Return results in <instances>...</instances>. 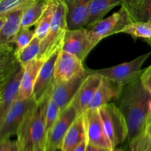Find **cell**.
Returning a JSON list of instances; mask_svg holds the SVG:
<instances>
[{"label": "cell", "mask_w": 151, "mask_h": 151, "mask_svg": "<svg viewBox=\"0 0 151 151\" xmlns=\"http://www.w3.org/2000/svg\"><path fill=\"white\" fill-rule=\"evenodd\" d=\"M128 125V144L144 134L150 113L151 94L143 86L140 78L125 86L115 100Z\"/></svg>", "instance_id": "obj_1"}, {"label": "cell", "mask_w": 151, "mask_h": 151, "mask_svg": "<svg viewBox=\"0 0 151 151\" xmlns=\"http://www.w3.org/2000/svg\"><path fill=\"white\" fill-rule=\"evenodd\" d=\"M51 91L28 112L22 122L17 133L21 151H34L40 147H46V109Z\"/></svg>", "instance_id": "obj_2"}, {"label": "cell", "mask_w": 151, "mask_h": 151, "mask_svg": "<svg viewBox=\"0 0 151 151\" xmlns=\"http://www.w3.org/2000/svg\"><path fill=\"white\" fill-rule=\"evenodd\" d=\"M69 29L66 22V9L63 0H57L54 18L47 36L41 41L38 59L45 61L54 52L62 49L63 38Z\"/></svg>", "instance_id": "obj_3"}, {"label": "cell", "mask_w": 151, "mask_h": 151, "mask_svg": "<svg viewBox=\"0 0 151 151\" xmlns=\"http://www.w3.org/2000/svg\"><path fill=\"white\" fill-rule=\"evenodd\" d=\"M108 136L115 148L128 139V129L123 114L115 103L98 108Z\"/></svg>", "instance_id": "obj_4"}, {"label": "cell", "mask_w": 151, "mask_h": 151, "mask_svg": "<svg viewBox=\"0 0 151 151\" xmlns=\"http://www.w3.org/2000/svg\"><path fill=\"white\" fill-rule=\"evenodd\" d=\"M131 22L127 10L121 6L120 9L111 16L101 19L86 27L93 47L106 37L122 32V29Z\"/></svg>", "instance_id": "obj_5"}, {"label": "cell", "mask_w": 151, "mask_h": 151, "mask_svg": "<svg viewBox=\"0 0 151 151\" xmlns=\"http://www.w3.org/2000/svg\"><path fill=\"white\" fill-rule=\"evenodd\" d=\"M150 55V52L146 53L131 61L122 63L106 69L88 70V72L101 75L103 78H108L122 86H125L140 78L142 72V66L148 58Z\"/></svg>", "instance_id": "obj_6"}, {"label": "cell", "mask_w": 151, "mask_h": 151, "mask_svg": "<svg viewBox=\"0 0 151 151\" xmlns=\"http://www.w3.org/2000/svg\"><path fill=\"white\" fill-rule=\"evenodd\" d=\"M36 104L33 95L27 99H17L9 108L4 118L0 121V139L17 135L27 113Z\"/></svg>", "instance_id": "obj_7"}, {"label": "cell", "mask_w": 151, "mask_h": 151, "mask_svg": "<svg viewBox=\"0 0 151 151\" xmlns=\"http://www.w3.org/2000/svg\"><path fill=\"white\" fill-rule=\"evenodd\" d=\"M88 142L109 151H114L98 109H88L83 113Z\"/></svg>", "instance_id": "obj_8"}, {"label": "cell", "mask_w": 151, "mask_h": 151, "mask_svg": "<svg viewBox=\"0 0 151 151\" xmlns=\"http://www.w3.org/2000/svg\"><path fill=\"white\" fill-rule=\"evenodd\" d=\"M23 9L0 15V52L15 51V40L22 27Z\"/></svg>", "instance_id": "obj_9"}, {"label": "cell", "mask_w": 151, "mask_h": 151, "mask_svg": "<svg viewBox=\"0 0 151 151\" xmlns=\"http://www.w3.org/2000/svg\"><path fill=\"white\" fill-rule=\"evenodd\" d=\"M78 116V112L72 104L62 111L55 123L47 134L46 151H57L61 149L63 139Z\"/></svg>", "instance_id": "obj_10"}, {"label": "cell", "mask_w": 151, "mask_h": 151, "mask_svg": "<svg viewBox=\"0 0 151 151\" xmlns=\"http://www.w3.org/2000/svg\"><path fill=\"white\" fill-rule=\"evenodd\" d=\"M86 73L81 59L64 50H60L55 66V82L68 81Z\"/></svg>", "instance_id": "obj_11"}, {"label": "cell", "mask_w": 151, "mask_h": 151, "mask_svg": "<svg viewBox=\"0 0 151 151\" xmlns=\"http://www.w3.org/2000/svg\"><path fill=\"white\" fill-rule=\"evenodd\" d=\"M94 48L86 28L68 29L63 38L61 50L74 55L83 61Z\"/></svg>", "instance_id": "obj_12"}, {"label": "cell", "mask_w": 151, "mask_h": 151, "mask_svg": "<svg viewBox=\"0 0 151 151\" xmlns=\"http://www.w3.org/2000/svg\"><path fill=\"white\" fill-rule=\"evenodd\" d=\"M24 67L21 65L9 78L0 82V121L19 97Z\"/></svg>", "instance_id": "obj_13"}, {"label": "cell", "mask_w": 151, "mask_h": 151, "mask_svg": "<svg viewBox=\"0 0 151 151\" xmlns=\"http://www.w3.org/2000/svg\"><path fill=\"white\" fill-rule=\"evenodd\" d=\"M60 50L56 51L46 60L40 69L32 91V95L37 103L45 97L54 85L55 66Z\"/></svg>", "instance_id": "obj_14"}, {"label": "cell", "mask_w": 151, "mask_h": 151, "mask_svg": "<svg viewBox=\"0 0 151 151\" xmlns=\"http://www.w3.org/2000/svg\"><path fill=\"white\" fill-rule=\"evenodd\" d=\"M88 75L83 81L70 103L75 108L78 116L82 114L88 109L90 102L94 97L103 79V77L101 75L91 73L88 71Z\"/></svg>", "instance_id": "obj_15"}, {"label": "cell", "mask_w": 151, "mask_h": 151, "mask_svg": "<svg viewBox=\"0 0 151 151\" xmlns=\"http://www.w3.org/2000/svg\"><path fill=\"white\" fill-rule=\"evenodd\" d=\"M88 74L87 71L85 75L77 76L68 81L54 83L51 91V98L58 105L61 111L72 103L78 88Z\"/></svg>", "instance_id": "obj_16"}, {"label": "cell", "mask_w": 151, "mask_h": 151, "mask_svg": "<svg viewBox=\"0 0 151 151\" xmlns=\"http://www.w3.org/2000/svg\"><path fill=\"white\" fill-rule=\"evenodd\" d=\"M66 9V22L69 29L86 27L91 0H63Z\"/></svg>", "instance_id": "obj_17"}, {"label": "cell", "mask_w": 151, "mask_h": 151, "mask_svg": "<svg viewBox=\"0 0 151 151\" xmlns=\"http://www.w3.org/2000/svg\"><path fill=\"white\" fill-rule=\"evenodd\" d=\"M123 87L114 81L103 78L100 87L88 105V109H98L111 103L112 100H115L121 93Z\"/></svg>", "instance_id": "obj_18"}, {"label": "cell", "mask_w": 151, "mask_h": 151, "mask_svg": "<svg viewBox=\"0 0 151 151\" xmlns=\"http://www.w3.org/2000/svg\"><path fill=\"white\" fill-rule=\"evenodd\" d=\"M44 63V60L36 58L29 62L24 67V73L18 99H27L32 95L35 82Z\"/></svg>", "instance_id": "obj_19"}, {"label": "cell", "mask_w": 151, "mask_h": 151, "mask_svg": "<svg viewBox=\"0 0 151 151\" xmlns=\"http://www.w3.org/2000/svg\"><path fill=\"white\" fill-rule=\"evenodd\" d=\"M86 139V131L82 114L75 119L69 129L68 130L63 139L60 150L74 151L80 144Z\"/></svg>", "instance_id": "obj_20"}, {"label": "cell", "mask_w": 151, "mask_h": 151, "mask_svg": "<svg viewBox=\"0 0 151 151\" xmlns=\"http://www.w3.org/2000/svg\"><path fill=\"white\" fill-rule=\"evenodd\" d=\"M121 6L132 22H151V0H124Z\"/></svg>", "instance_id": "obj_21"}, {"label": "cell", "mask_w": 151, "mask_h": 151, "mask_svg": "<svg viewBox=\"0 0 151 151\" xmlns=\"http://www.w3.org/2000/svg\"><path fill=\"white\" fill-rule=\"evenodd\" d=\"M124 0H91L86 27L101 20L114 7L122 5Z\"/></svg>", "instance_id": "obj_22"}, {"label": "cell", "mask_w": 151, "mask_h": 151, "mask_svg": "<svg viewBox=\"0 0 151 151\" xmlns=\"http://www.w3.org/2000/svg\"><path fill=\"white\" fill-rule=\"evenodd\" d=\"M57 7V0H49L48 4L38 22L35 24V36L38 37L41 41L44 39L48 33L51 27L55 13Z\"/></svg>", "instance_id": "obj_23"}, {"label": "cell", "mask_w": 151, "mask_h": 151, "mask_svg": "<svg viewBox=\"0 0 151 151\" xmlns=\"http://www.w3.org/2000/svg\"><path fill=\"white\" fill-rule=\"evenodd\" d=\"M49 0H41L25 8L22 19V27L29 28L36 24L42 16L48 4Z\"/></svg>", "instance_id": "obj_24"}, {"label": "cell", "mask_w": 151, "mask_h": 151, "mask_svg": "<svg viewBox=\"0 0 151 151\" xmlns=\"http://www.w3.org/2000/svg\"><path fill=\"white\" fill-rule=\"evenodd\" d=\"M0 82H2L9 78L22 64L19 63L15 51L0 52Z\"/></svg>", "instance_id": "obj_25"}, {"label": "cell", "mask_w": 151, "mask_h": 151, "mask_svg": "<svg viewBox=\"0 0 151 151\" xmlns=\"http://www.w3.org/2000/svg\"><path fill=\"white\" fill-rule=\"evenodd\" d=\"M41 41L35 36L30 43L17 55L19 63L24 67L29 62L35 60L38 57L41 50Z\"/></svg>", "instance_id": "obj_26"}, {"label": "cell", "mask_w": 151, "mask_h": 151, "mask_svg": "<svg viewBox=\"0 0 151 151\" xmlns=\"http://www.w3.org/2000/svg\"><path fill=\"white\" fill-rule=\"evenodd\" d=\"M122 32L131 35L134 39L142 38L149 40L151 38V22H131L122 29Z\"/></svg>", "instance_id": "obj_27"}, {"label": "cell", "mask_w": 151, "mask_h": 151, "mask_svg": "<svg viewBox=\"0 0 151 151\" xmlns=\"http://www.w3.org/2000/svg\"><path fill=\"white\" fill-rule=\"evenodd\" d=\"M41 0H1L0 1V15H4L16 9H23Z\"/></svg>", "instance_id": "obj_28"}, {"label": "cell", "mask_w": 151, "mask_h": 151, "mask_svg": "<svg viewBox=\"0 0 151 151\" xmlns=\"http://www.w3.org/2000/svg\"><path fill=\"white\" fill-rule=\"evenodd\" d=\"M35 36V30H31L29 28L21 27L15 40V53L16 55L32 41Z\"/></svg>", "instance_id": "obj_29"}, {"label": "cell", "mask_w": 151, "mask_h": 151, "mask_svg": "<svg viewBox=\"0 0 151 151\" xmlns=\"http://www.w3.org/2000/svg\"><path fill=\"white\" fill-rule=\"evenodd\" d=\"M60 113H61V110H60L59 106L55 103V101L53 99L51 98V96H50L48 103H47V109H46L45 120L47 134H48L52 127L55 123L58 118L60 116Z\"/></svg>", "instance_id": "obj_30"}, {"label": "cell", "mask_w": 151, "mask_h": 151, "mask_svg": "<svg viewBox=\"0 0 151 151\" xmlns=\"http://www.w3.org/2000/svg\"><path fill=\"white\" fill-rule=\"evenodd\" d=\"M0 151H21L18 140H10V138L0 139Z\"/></svg>", "instance_id": "obj_31"}, {"label": "cell", "mask_w": 151, "mask_h": 151, "mask_svg": "<svg viewBox=\"0 0 151 151\" xmlns=\"http://www.w3.org/2000/svg\"><path fill=\"white\" fill-rule=\"evenodd\" d=\"M140 80L143 86L151 94V65L142 71L140 75Z\"/></svg>", "instance_id": "obj_32"}, {"label": "cell", "mask_w": 151, "mask_h": 151, "mask_svg": "<svg viewBox=\"0 0 151 151\" xmlns=\"http://www.w3.org/2000/svg\"><path fill=\"white\" fill-rule=\"evenodd\" d=\"M86 151H109L106 150V149L101 148V147H99L97 146L93 145L90 144V143L88 142L86 146Z\"/></svg>", "instance_id": "obj_33"}, {"label": "cell", "mask_w": 151, "mask_h": 151, "mask_svg": "<svg viewBox=\"0 0 151 151\" xmlns=\"http://www.w3.org/2000/svg\"><path fill=\"white\" fill-rule=\"evenodd\" d=\"M87 144H88V140H85V141L83 142L81 144H80L75 149L74 151H86V146Z\"/></svg>", "instance_id": "obj_34"}, {"label": "cell", "mask_w": 151, "mask_h": 151, "mask_svg": "<svg viewBox=\"0 0 151 151\" xmlns=\"http://www.w3.org/2000/svg\"><path fill=\"white\" fill-rule=\"evenodd\" d=\"M145 133V134L149 137V138L151 139V122L146 126Z\"/></svg>", "instance_id": "obj_35"}, {"label": "cell", "mask_w": 151, "mask_h": 151, "mask_svg": "<svg viewBox=\"0 0 151 151\" xmlns=\"http://www.w3.org/2000/svg\"><path fill=\"white\" fill-rule=\"evenodd\" d=\"M151 122V103H150V113H149L148 117H147V125H148L149 123Z\"/></svg>", "instance_id": "obj_36"}, {"label": "cell", "mask_w": 151, "mask_h": 151, "mask_svg": "<svg viewBox=\"0 0 151 151\" xmlns=\"http://www.w3.org/2000/svg\"><path fill=\"white\" fill-rule=\"evenodd\" d=\"M146 151H151V139H150V142H149L148 145H147V150H146Z\"/></svg>", "instance_id": "obj_37"}, {"label": "cell", "mask_w": 151, "mask_h": 151, "mask_svg": "<svg viewBox=\"0 0 151 151\" xmlns=\"http://www.w3.org/2000/svg\"><path fill=\"white\" fill-rule=\"evenodd\" d=\"M34 151H46V147H40V148L36 149Z\"/></svg>", "instance_id": "obj_38"}, {"label": "cell", "mask_w": 151, "mask_h": 151, "mask_svg": "<svg viewBox=\"0 0 151 151\" xmlns=\"http://www.w3.org/2000/svg\"><path fill=\"white\" fill-rule=\"evenodd\" d=\"M147 41H148L149 43H150V45H151V38H150V39H149V40H147Z\"/></svg>", "instance_id": "obj_39"}, {"label": "cell", "mask_w": 151, "mask_h": 151, "mask_svg": "<svg viewBox=\"0 0 151 151\" xmlns=\"http://www.w3.org/2000/svg\"><path fill=\"white\" fill-rule=\"evenodd\" d=\"M114 151H119V149H115V150H114Z\"/></svg>", "instance_id": "obj_40"}, {"label": "cell", "mask_w": 151, "mask_h": 151, "mask_svg": "<svg viewBox=\"0 0 151 151\" xmlns=\"http://www.w3.org/2000/svg\"><path fill=\"white\" fill-rule=\"evenodd\" d=\"M119 151H123V150H122V149H119Z\"/></svg>", "instance_id": "obj_41"}, {"label": "cell", "mask_w": 151, "mask_h": 151, "mask_svg": "<svg viewBox=\"0 0 151 151\" xmlns=\"http://www.w3.org/2000/svg\"><path fill=\"white\" fill-rule=\"evenodd\" d=\"M0 1H1V0H0Z\"/></svg>", "instance_id": "obj_42"}]
</instances>
